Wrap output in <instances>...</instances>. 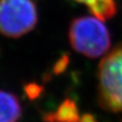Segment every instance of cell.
<instances>
[{"label":"cell","instance_id":"1","mask_svg":"<svg viewBox=\"0 0 122 122\" xmlns=\"http://www.w3.org/2000/svg\"><path fill=\"white\" fill-rule=\"evenodd\" d=\"M69 39L76 52L89 58H98L110 47V35L102 20L96 16H82L71 24Z\"/></svg>","mask_w":122,"mask_h":122},{"label":"cell","instance_id":"2","mask_svg":"<svg viewBox=\"0 0 122 122\" xmlns=\"http://www.w3.org/2000/svg\"><path fill=\"white\" fill-rule=\"evenodd\" d=\"M98 78L100 105L105 109L122 112V44L100 61Z\"/></svg>","mask_w":122,"mask_h":122},{"label":"cell","instance_id":"3","mask_svg":"<svg viewBox=\"0 0 122 122\" xmlns=\"http://www.w3.org/2000/svg\"><path fill=\"white\" fill-rule=\"evenodd\" d=\"M36 23L32 0H0V33L5 36L18 38L33 30Z\"/></svg>","mask_w":122,"mask_h":122},{"label":"cell","instance_id":"4","mask_svg":"<svg viewBox=\"0 0 122 122\" xmlns=\"http://www.w3.org/2000/svg\"><path fill=\"white\" fill-rule=\"evenodd\" d=\"M21 115L22 108L17 97L0 90V122H18Z\"/></svg>","mask_w":122,"mask_h":122},{"label":"cell","instance_id":"5","mask_svg":"<svg viewBox=\"0 0 122 122\" xmlns=\"http://www.w3.org/2000/svg\"><path fill=\"white\" fill-rule=\"evenodd\" d=\"M80 118L75 102L70 99H66L55 112L45 115L44 120L47 122H79Z\"/></svg>","mask_w":122,"mask_h":122},{"label":"cell","instance_id":"6","mask_svg":"<svg viewBox=\"0 0 122 122\" xmlns=\"http://www.w3.org/2000/svg\"><path fill=\"white\" fill-rule=\"evenodd\" d=\"M87 6L94 16L102 21L111 18L117 12L114 0H92Z\"/></svg>","mask_w":122,"mask_h":122},{"label":"cell","instance_id":"7","mask_svg":"<svg viewBox=\"0 0 122 122\" xmlns=\"http://www.w3.org/2000/svg\"><path fill=\"white\" fill-rule=\"evenodd\" d=\"M26 92L27 94L29 95V97H33V96H37L38 93H39V91L41 89H39V87L35 84H29L27 87H26Z\"/></svg>","mask_w":122,"mask_h":122},{"label":"cell","instance_id":"8","mask_svg":"<svg viewBox=\"0 0 122 122\" xmlns=\"http://www.w3.org/2000/svg\"><path fill=\"white\" fill-rule=\"evenodd\" d=\"M79 122H96L95 118L91 114H85L80 118Z\"/></svg>","mask_w":122,"mask_h":122},{"label":"cell","instance_id":"9","mask_svg":"<svg viewBox=\"0 0 122 122\" xmlns=\"http://www.w3.org/2000/svg\"><path fill=\"white\" fill-rule=\"evenodd\" d=\"M75 2H79V3H83V4H85L86 5H87L92 0H74Z\"/></svg>","mask_w":122,"mask_h":122}]
</instances>
